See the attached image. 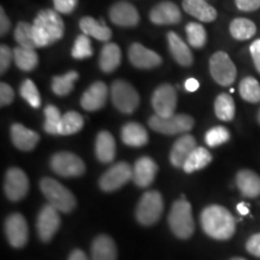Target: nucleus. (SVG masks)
<instances>
[{
  "mask_svg": "<svg viewBox=\"0 0 260 260\" xmlns=\"http://www.w3.org/2000/svg\"><path fill=\"white\" fill-rule=\"evenodd\" d=\"M19 93L21 96L27 102L29 105L34 109H39L41 106V96L39 92L37 84L32 82L31 80H24L19 87Z\"/></svg>",
  "mask_w": 260,
  "mask_h": 260,
  "instance_id": "obj_39",
  "label": "nucleus"
},
{
  "mask_svg": "<svg viewBox=\"0 0 260 260\" xmlns=\"http://www.w3.org/2000/svg\"><path fill=\"white\" fill-rule=\"evenodd\" d=\"M158 172V165L149 157H141L133 167V181L138 187L146 188L153 183Z\"/></svg>",
  "mask_w": 260,
  "mask_h": 260,
  "instance_id": "obj_19",
  "label": "nucleus"
},
{
  "mask_svg": "<svg viewBox=\"0 0 260 260\" xmlns=\"http://www.w3.org/2000/svg\"><path fill=\"white\" fill-rule=\"evenodd\" d=\"M15 40L21 47L30 48L35 50L37 45L34 41V35H32V25L27 22H19L14 32Z\"/></svg>",
  "mask_w": 260,
  "mask_h": 260,
  "instance_id": "obj_37",
  "label": "nucleus"
},
{
  "mask_svg": "<svg viewBox=\"0 0 260 260\" xmlns=\"http://www.w3.org/2000/svg\"><path fill=\"white\" fill-rule=\"evenodd\" d=\"M186 34L189 46L194 48H201L207 41V34L204 25L197 22H190L186 25Z\"/></svg>",
  "mask_w": 260,
  "mask_h": 260,
  "instance_id": "obj_38",
  "label": "nucleus"
},
{
  "mask_svg": "<svg viewBox=\"0 0 260 260\" xmlns=\"http://www.w3.org/2000/svg\"><path fill=\"white\" fill-rule=\"evenodd\" d=\"M182 8L188 15L205 23H210L217 18V10L207 0H183Z\"/></svg>",
  "mask_w": 260,
  "mask_h": 260,
  "instance_id": "obj_23",
  "label": "nucleus"
},
{
  "mask_svg": "<svg viewBox=\"0 0 260 260\" xmlns=\"http://www.w3.org/2000/svg\"><path fill=\"white\" fill-rule=\"evenodd\" d=\"M15 92L9 83L2 82L0 84V104L2 106H8L14 102Z\"/></svg>",
  "mask_w": 260,
  "mask_h": 260,
  "instance_id": "obj_45",
  "label": "nucleus"
},
{
  "mask_svg": "<svg viewBox=\"0 0 260 260\" xmlns=\"http://www.w3.org/2000/svg\"><path fill=\"white\" fill-rule=\"evenodd\" d=\"M5 234L10 245L15 248H22L28 242V224L21 213L10 214L5 222Z\"/></svg>",
  "mask_w": 260,
  "mask_h": 260,
  "instance_id": "obj_14",
  "label": "nucleus"
},
{
  "mask_svg": "<svg viewBox=\"0 0 260 260\" xmlns=\"http://www.w3.org/2000/svg\"><path fill=\"white\" fill-rule=\"evenodd\" d=\"M249 52H251V56L253 63H254L255 69L258 70L260 74V39L252 42L251 46H249Z\"/></svg>",
  "mask_w": 260,
  "mask_h": 260,
  "instance_id": "obj_48",
  "label": "nucleus"
},
{
  "mask_svg": "<svg viewBox=\"0 0 260 260\" xmlns=\"http://www.w3.org/2000/svg\"><path fill=\"white\" fill-rule=\"evenodd\" d=\"M83 117L76 111H68L61 116L59 124V135H73L83 128Z\"/></svg>",
  "mask_w": 260,
  "mask_h": 260,
  "instance_id": "obj_35",
  "label": "nucleus"
},
{
  "mask_svg": "<svg viewBox=\"0 0 260 260\" xmlns=\"http://www.w3.org/2000/svg\"><path fill=\"white\" fill-rule=\"evenodd\" d=\"M14 59V50H11L6 45L0 46V73L5 74V71L9 69L11 65V61Z\"/></svg>",
  "mask_w": 260,
  "mask_h": 260,
  "instance_id": "obj_43",
  "label": "nucleus"
},
{
  "mask_svg": "<svg viewBox=\"0 0 260 260\" xmlns=\"http://www.w3.org/2000/svg\"><path fill=\"white\" fill-rule=\"evenodd\" d=\"M149 19L158 25H170L180 23L182 19L181 10L172 2H161L149 11Z\"/></svg>",
  "mask_w": 260,
  "mask_h": 260,
  "instance_id": "obj_18",
  "label": "nucleus"
},
{
  "mask_svg": "<svg viewBox=\"0 0 260 260\" xmlns=\"http://www.w3.org/2000/svg\"><path fill=\"white\" fill-rule=\"evenodd\" d=\"M184 87L188 92H195L198 88H199V81L195 79H188L184 83Z\"/></svg>",
  "mask_w": 260,
  "mask_h": 260,
  "instance_id": "obj_51",
  "label": "nucleus"
},
{
  "mask_svg": "<svg viewBox=\"0 0 260 260\" xmlns=\"http://www.w3.org/2000/svg\"><path fill=\"white\" fill-rule=\"evenodd\" d=\"M168 220L172 233L178 239L186 240L193 235L195 224L191 214V206L187 200L180 199L172 204Z\"/></svg>",
  "mask_w": 260,
  "mask_h": 260,
  "instance_id": "obj_4",
  "label": "nucleus"
},
{
  "mask_svg": "<svg viewBox=\"0 0 260 260\" xmlns=\"http://www.w3.org/2000/svg\"><path fill=\"white\" fill-rule=\"evenodd\" d=\"M133 180V168L128 162L119 161L112 165L105 174L100 177L99 187L104 191H115Z\"/></svg>",
  "mask_w": 260,
  "mask_h": 260,
  "instance_id": "obj_11",
  "label": "nucleus"
},
{
  "mask_svg": "<svg viewBox=\"0 0 260 260\" xmlns=\"http://www.w3.org/2000/svg\"><path fill=\"white\" fill-rule=\"evenodd\" d=\"M229 30L234 39L240 41H245L254 37L256 32V25L251 19L240 17L235 18L230 23Z\"/></svg>",
  "mask_w": 260,
  "mask_h": 260,
  "instance_id": "obj_33",
  "label": "nucleus"
},
{
  "mask_svg": "<svg viewBox=\"0 0 260 260\" xmlns=\"http://www.w3.org/2000/svg\"><path fill=\"white\" fill-rule=\"evenodd\" d=\"M240 95L245 102L256 104L260 102V83L254 77L247 76L240 82Z\"/></svg>",
  "mask_w": 260,
  "mask_h": 260,
  "instance_id": "obj_36",
  "label": "nucleus"
},
{
  "mask_svg": "<svg viewBox=\"0 0 260 260\" xmlns=\"http://www.w3.org/2000/svg\"><path fill=\"white\" fill-rule=\"evenodd\" d=\"M111 99L113 105L119 112L130 115L138 109L140 95L129 82L117 80L111 84Z\"/></svg>",
  "mask_w": 260,
  "mask_h": 260,
  "instance_id": "obj_6",
  "label": "nucleus"
},
{
  "mask_svg": "<svg viewBox=\"0 0 260 260\" xmlns=\"http://www.w3.org/2000/svg\"><path fill=\"white\" fill-rule=\"evenodd\" d=\"M79 80L77 71H68L67 74L60 76H54L52 79L51 88L58 96H67L74 90L75 82Z\"/></svg>",
  "mask_w": 260,
  "mask_h": 260,
  "instance_id": "obj_32",
  "label": "nucleus"
},
{
  "mask_svg": "<svg viewBox=\"0 0 260 260\" xmlns=\"http://www.w3.org/2000/svg\"><path fill=\"white\" fill-rule=\"evenodd\" d=\"M211 161H212V155H211L210 152L204 147H197L191 152L189 158L187 159L182 169L187 174H191V172L206 168Z\"/></svg>",
  "mask_w": 260,
  "mask_h": 260,
  "instance_id": "obj_34",
  "label": "nucleus"
},
{
  "mask_svg": "<svg viewBox=\"0 0 260 260\" xmlns=\"http://www.w3.org/2000/svg\"><path fill=\"white\" fill-rule=\"evenodd\" d=\"M11 141L15 147L24 152L32 151L40 141V135L34 130L28 129L21 123H14L10 129Z\"/></svg>",
  "mask_w": 260,
  "mask_h": 260,
  "instance_id": "obj_20",
  "label": "nucleus"
},
{
  "mask_svg": "<svg viewBox=\"0 0 260 260\" xmlns=\"http://www.w3.org/2000/svg\"><path fill=\"white\" fill-rule=\"evenodd\" d=\"M80 29L87 37H92L96 40L107 42L112 37V30L104 21H96L89 16L80 19Z\"/></svg>",
  "mask_w": 260,
  "mask_h": 260,
  "instance_id": "obj_28",
  "label": "nucleus"
},
{
  "mask_svg": "<svg viewBox=\"0 0 260 260\" xmlns=\"http://www.w3.org/2000/svg\"><path fill=\"white\" fill-rule=\"evenodd\" d=\"M14 60L16 67L19 70L25 71H32L39 64V57L35 50H30V48H24L21 46H17L14 48Z\"/></svg>",
  "mask_w": 260,
  "mask_h": 260,
  "instance_id": "obj_30",
  "label": "nucleus"
},
{
  "mask_svg": "<svg viewBox=\"0 0 260 260\" xmlns=\"http://www.w3.org/2000/svg\"><path fill=\"white\" fill-rule=\"evenodd\" d=\"M68 260H89V259L83 251H81V249H75V251L70 253Z\"/></svg>",
  "mask_w": 260,
  "mask_h": 260,
  "instance_id": "obj_50",
  "label": "nucleus"
},
{
  "mask_svg": "<svg viewBox=\"0 0 260 260\" xmlns=\"http://www.w3.org/2000/svg\"><path fill=\"white\" fill-rule=\"evenodd\" d=\"M246 249L252 255L260 258V233L249 237L246 243Z\"/></svg>",
  "mask_w": 260,
  "mask_h": 260,
  "instance_id": "obj_47",
  "label": "nucleus"
},
{
  "mask_svg": "<svg viewBox=\"0 0 260 260\" xmlns=\"http://www.w3.org/2000/svg\"><path fill=\"white\" fill-rule=\"evenodd\" d=\"M122 52L115 42H107L100 51L99 68L103 73L111 74L121 65Z\"/></svg>",
  "mask_w": 260,
  "mask_h": 260,
  "instance_id": "obj_25",
  "label": "nucleus"
},
{
  "mask_svg": "<svg viewBox=\"0 0 260 260\" xmlns=\"http://www.w3.org/2000/svg\"><path fill=\"white\" fill-rule=\"evenodd\" d=\"M51 169L61 177H80L86 171L84 161L71 152H58L51 158Z\"/></svg>",
  "mask_w": 260,
  "mask_h": 260,
  "instance_id": "obj_9",
  "label": "nucleus"
},
{
  "mask_svg": "<svg viewBox=\"0 0 260 260\" xmlns=\"http://www.w3.org/2000/svg\"><path fill=\"white\" fill-rule=\"evenodd\" d=\"M169 51L171 56L182 67H190L193 64V53L190 48L175 31H169L167 35Z\"/></svg>",
  "mask_w": 260,
  "mask_h": 260,
  "instance_id": "obj_22",
  "label": "nucleus"
},
{
  "mask_svg": "<svg viewBox=\"0 0 260 260\" xmlns=\"http://www.w3.org/2000/svg\"><path fill=\"white\" fill-rule=\"evenodd\" d=\"M236 107L233 96L228 93H222L216 98L214 102V113L217 118L223 122L233 121L235 117Z\"/></svg>",
  "mask_w": 260,
  "mask_h": 260,
  "instance_id": "obj_31",
  "label": "nucleus"
},
{
  "mask_svg": "<svg viewBox=\"0 0 260 260\" xmlns=\"http://www.w3.org/2000/svg\"><path fill=\"white\" fill-rule=\"evenodd\" d=\"M53 4L54 10L58 14L69 15L75 11L77 4H79V0H53Z\"/></svg>",
  "mask_w": 260,
  "mask_h": 260,
  "instance_id": "obj_44",
  "label": "nucleus"
},
{
  "mask_svg": "<svg viewBox=\"0 0 260 260\" xmlns=\"http://www.w3.org/2000/svg\"><path fill=\"white\" fill-rule=\"evenodd\" d=\"M210 74L219 86L228 87L235 82L237 70L235 64L225 52H216L210 58Z\"/></svg>",
  "mask_w": 260,
  "mask_h": 260,
  "instance_id": "obj_8",
  "label": "nucleus"
},
{
  "mask_svg": "<svg viewBox=\"0 0 260 260\" xmlns=\"http://www.w3.org/2000/svg\"><path fill=\"white\" fill-rule=\"evenodd\" d=\"M236 186L246 198L260 197V176L252 170H241L236 175Z\"/></svg>",
  "mask_w": 260,
  "mask_h": 260,
  "instance_id": "obj_27",
  "label": "nucleus"
},
{
  "mask_svg": "<svg viewBox=\"0 0 260 260\" xmlns=\"http://www.w3.org/2000/svg\"><path fill=\"white\" fill-rule=\"evenodd\" d=\"M93 47L89 37L87 35H79L74 42V47L71 50V56L75 59H86L93 56Z\"/></svg>",
  "mask_w": 260,
  "mask_h": 260,
  "instance_id": "obj_42",
  "label": "nucleus"
},
{
  "mask_svg": "<svg viewBox=\"0 0 260 260\" xmlns=\"http://www.w3.org/2000/svg\"><path fill=\"white\" fill-rule=\"evenodd\" d=\"M61 116L59 110L56 106L48 105L45 109V124L44 129L47 134L59 135V124Z\"/></svg>",
  "mask_w": 260,
  "mask_h": 260,
  "instance_id": "obj_40",
  "label": "nucleus"
},
{
  "mask_svg": "<svg viewBox=\"0 0 260 260\" xmlns=\"http://www.w3.org/2000/svg\"><path fill=\"white\" fill-rule=\"evenodd\" d=\"M32 35L37 47H47L59 41L64 35L65 25L56 10H42L32 22Z\"/></svg>",
  "mask_w": 260,
  "mask_h": 260,
  "instance_id": "obj_2",
  "label": "nucleus"
},
{
  "mask_svg": "<svg viewBox=\"0 0 260 260\" xmlns=\"http://www.w3.org/2000/svg\"><path fill=\"white\" fill-rule=\"evenodd\" d=\"M11 28V22L8 17V15L5 14V10L4 9H0V34L4 37L6 35Z\"/></svg>",
  "mask_w": 260,
  "mask_h": 260,
  "instance_id": "obj_49",
  "label": "nucleus"
},
{
  "mask_svg": "<svg viewBox=\"0 0 260 260\" xmlns=\"http://www.w3.org/2000/svg\"><path fill=\"white\" fill-rule=\"evenodd\" d=\"M152 107L155 115L161 118H169L175 115V110L177 105V94L174 87L169 83L159 86L154 90L151 99Z\"/></svg>",
  "mask_w": 260,
  "mask_h": 260,
  "instance_id": "obj_10",
  "label": "nucleus"
},
{
  "mask_svg": "<svg viewBox=\"0 0 260 260\" xmlns=\"http://www.w3.org/2000/svg\"><path fill=\"white\" fill-rule=\"evenodd\" d=\"M149 128L165 135H178L189 132L194 126V119L188 115H174L169 118H161L153 115L148 119Z\"/></svg>",
  "mask_w": 260,
  "mask_h": 260,
  "instance_id": "obj_7",
  "label": "nucleus"
},
{
  "mask_svg": "<svg viewBox=\"0 0 260 260\" xmlns=\"http://www.w3.org/2000/svg\"><path fill=\"white\" fill-rule=\"evenodd\" d=\"M109 16L112 23L118 27H136L140 22L138 9L126 2L113 4L109 10Z\"/></svg>",
  "mask_w": 260,
  "mask_h": 260,
  "instance_id": "obj_17",
  "label": "nucleus"
},
{
  "mask_svg": "<svg viewBox=\"0 0 260 260\" xmlns=\"http://www.w3.org/2000/svg\"><path fill=\"white\" fill-rule=\"evenodd\" d=\"M230 260H246V259H243V258H233V259H230Z\"/></svg>",
  "mask_w": 260,
  "mask_h": 260,
  "instance_id": "obj_54",
  "label": "nucleus"
},
{
  "mask_svg": "<svg viewBox=\"0 0 260 260\" xmlns=\"http://www.w3.org/2000/svg\"><path fill=\"white\" fill-rule=\"evenodd\" d=\"M128 58L130 63L138 69H153L161 64V57L157 52L148 50L144 45L134 42L128 48Z\"/></svg>",
  "mask_w": 260,
  "mask_h": 260,
  "instance_id": "obj_15",
  "label": "nucleus"
},
{
  "mask_svg": "<svg viewBox=\"0 0 260 260\" xmlns=\"http://www.w3.org/2000/svg\"><path fill=\"white\" fill-rule=\"evenodd\" d=\"M40 189L48 204L59 212L69 213L76 207V198L71 191L59 182L51 177H45L40 181Z\"/></svg>",
  "mask_w": 260,
  "mask_h": 260,
  "instance_id": "obj_3",
  "label": "nucleus"
},
{
  "mask_svg": "<svg viewBox=\"0 0 260 260\" xmlns=\"http://www.w3.org/2000/svg\"><path fill=\"white\" fill-rule=\"evenodd\" d=\"M60 226L59 211L50 204L42 207L37 220L38 235L41 241L48 242Z\"/></svg>",
  "mask_w": 260,
  "mask_h": 260,
  "instance_id": "obj_13",
  "label": "nucleus"
},
{
  "mask_svg": "<svg viewBox=\"0 0 260 260\" xmlns=\"http://www.w3.org/2000/svg\"><path fill=\"white\" fill-rule=\"evenodd\" d=\"M164 210L161 194L157 190H148L142 195L136 206V219L142 225H152L157 223Z\"/></svg>",
  "mask_w": 260,
  "mask_h": 260,
  "instance_id": "obj_5",
  "label": "nucleus"
},
{
  "mask_svg": "<svg viewBox=\"0 0 260 260\" xmlns=\"http://www.w3.org/2000/svg\"><path fill=\"white\" fill-rule=\"evenodd\" d=\"M200 223L204 232L214 240H229L235 234V218L219 205L205 207L200 214Z\"/></svg>",
  "mask_w": 260,
  "mask_h": 260,
  "instance_id": "obj_1",
  "label": "nucleus"
},
{
  "mask_svg": "<svg viewBox=\"0 0 260 260\" xmlns=\"http://www.w3.org/2000/svg\"><path fill=\"white\" fill-rule=\"evenodd\" d=\"M92 260H117V247L111 237H95L92 243Z\"/></svg>",
  "mask_w": 260,
  "mask_h": 260,
  "instance_id": "obj_29",
  "label": "nucleus"
},
{
  "mask_svg": "<svg viewBox=\"0 0 260 260\" xmlns=\"http://www.w3.org/2000/svg\"><path fill=\"white\" fill-rule=\"evenodd\" d=\"M95 155L98 160L107 164L116 157V141L112 134L107 130L98 133L95 139Z\"/></svg>",
  "mask_w": 260,
  "mask_h": 260,
  "instance_id": "obj_24",
  "label": "nucleus"
},
{
  "mask_svg": "<svg viewBox=\"0 0 260 260\" xmlns=\"http://www.w3.org/2000/svg\"><path fill=\"white\" fill-rule=\"evenodd\" d=\"M230 139V132L225 126L217 125L207 130L205 134V142L209 147H218V146L225 144Z\"/></svg>",
  "mask_w": 260,
  "mask_h": 260,
  "instance_id": "obj_41",
  "label": "nucleus"
},
{
  "mask_svg": "<svg viewBox=\"0 0 260 260\" xmlns=\"http://www.w3.org/2000/svg\"><path fill=\"white\" fill-rule=\"evenodd\" d=\"M236 8L243 12H253L260 9V0H235Z\"/></svg>",
  "mask_w": 260,
  "mask_h": 260,
  "instance_id": "obj_46",
  "label": "nucleus"
},
{
  "mask_svg": "<svg viewBox=\"0 0 260 260\" xmlns=\"http://www.w3.org/2000/svg\"><path fill=\"white\" fill-rule=\"evenodd\" d=\"M121 139L123 144L130 147H142L148 142V133L136 122H129L122 126Z\"/></svg>",
  "mask_w": 260,
  "mask_h": 260,
  "instance_id": "obj_26",
  "label": "nucleus"
},
{
  "mask_svg": "<svg viewBox=\"0 0 260 260\" xmlns=\"http://www.w3.org/2000/svg\"><path fill=\"white\" fill-rule=\"evenodd\" d=\"M237 211H239L242 216H246V214H248V212H249L248 206H247L245 203H241V204L237 205Z\"/></svg>",
  "mask_w": 260,
  "mask_h": 260,
  "instance_id": "obj_52",
  "label": "nucleus"
},
{
  "mask_svg": "<svg viewBox=\"0 0 260 260\" xmlns=\"http://www.w3.org/2000/svg\"><path fill=\"white\" fill-rule=\"evenodd\" d=\"M256 119H258L259 124H260V109H259V112H258V116H256Z\"/></svg>",
  "mask_w": 260,
  "mask_h": 260,
  "instance_id": "obj_53",
  "label": "nucleus"
},
{
  "mask_svg": "<svg viewBox=\"0 0 260 260\" xmlns=\"http://www.w3.org/2000/svg\"><path fill=\"white\" fill-rule=\"evenodd\" d=\"M195 138L190 134H186L176 140L170 152V161L175 168H183L184 162L189 158L191 152L197 148Z\"/></svg>",
  "mask_w": 260,
  "mask_h": 260,
  "instance_id": "obj_21",
  "label": "nucleus"
},
{
  "mask_svg": "<svg viewBox=\"0 0 260 260\" xmlns=\"http://www.w3.org/2000/svg\"><path fill=\"white\" fill-rule=\"evenodd\" d=\"M4 190L9 200L19 201L23 199L29 190V180L25 172L18 168L9 169L5 175Z\"/></svg>",
  "mask_w": 260,
  "mask_h": 260,
  "instance_id": "obj_12",
  "label": "nucleus"
},
{
  "mask_svg": "<svg viewBox=\"0 0 260 260\" xmlns=\"http://www.w3.org/2000/svg\"><path fill=\"white\" fill-rule=\"evenodd\" d=\"M107 96H109V87L103 81H96L90 84L81 96V106L86 111L95 112L105 106Z\"/></svg>",
  "mask_w": 260,
  "mask_h": 260,
  "instance_id": "obj_16",
  "label": "nucleus"
}]
</instances>
